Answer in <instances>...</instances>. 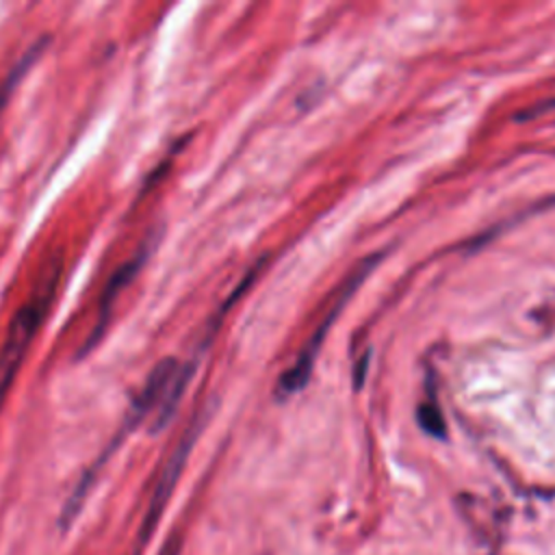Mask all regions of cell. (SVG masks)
Masks as SVG:
<instances>
[{
	"instance_id": "3",
	"label": "cell",
	"mask_w": 555,
	"mask_h": 555,
	"mask_svg": "<svg viewBox=\"0 0 555 555\" xmlns=\"http://www.w3.org/2000/svg\"><path fill=\"white\" fill-rule=\"evenodd\" d=\"M379 258H382V254H375V256L364 258V260L345 278V282L340 284V288H338V293H336V297H334V301H332L327 314H325L323 321L317 325V330H314V334L310 336V340L301 347V351H299V356L295 358L293 366H288V369L280 375L278 386H275V397H278V399H286V397L295 395L297 390H301V388L308 384L310 373H312V369H314L317 353H319V349H321V345H323V340H325V336H327V332H330L334 319L340 314V310L345 308V304L351 299V295L358 291V286L364 282V278L371 273V269L379 262Z\"/></svg>"
},
{
	"instance_id": "2",
	"label": "cell",
	"mask_w": 555,
	"mask_h": 555,
	"mask_svg": "<svg viewBox=\"0 0 555 555\" xmlns=\"http://www.w3.org/2000/svg\"><path fill=\"white\" fill-rule=\"evenodd\" d=\"M61 271L63 264L59 258L50 260L46 264V269L41 271L35 288L30 291L28 299L15 310L2 347H0V408L15 382V375L22 366L24 356L28 353V347L35 338V334L39 332L41 323L48 317V310L56 297L59 284H61Z\"/></svg>"
},
{
	"instance_id": "7",
	"label": "cell",
	"mask_w": 555,
	"mask_h": 555,
	"mask_svg": "<svg viewBox=\"0 0 555 555\" xmlns=\"http://www.w3.org/2000/svg\"><path fill=\"white\" fill-rule=\"evenodd\" d=\"M43 52H46V46H43L41 41H33V43L22 52V56L17 59V63L7 72L4 80L0 82V113L4 111L7 102L11 100L13 91L20 87V82L24 80V76H26V74L37 65V61L43 56Z\"/></svg>"
},
{
	"instance_id": "4",
	"label": "cell",
	"mask_w": 555,
	"mask_h": 555,
	"mask_svg": "<svg viewBox=\"0 0 555 555\" xmlns=\"http://www.w3.org/2000/svg\"><path fill=\"white\" fill-rule=\"evenodd\" d=\"M208 414H210V410L204 408V410H199L193 416V421L189 423V427L178 438V442L171 449V453L167 455L165 464L160 466L158 477H156L154 488H152V496H150L147 509H145L143 520L139 525L137 544H134V553L132 555H141L143 548L147 546V542H150V538H152V533H154V529H156V525H158V520H160V516H163V512H165V507H167V503H169V499L173 494V488H176V483H178V479L182 475V468H184V464H186V460L191 455V449H193V444H195V440H197V436H199Z\"/></svg>"
},
{
	"instance_id": "6",
	"label": "cell",
	"mask_w": 555,
	"mask_h": 555,
	"mask_svg": "<svg viewBox=\"0 0 555 555\" xmlns=\"http://www.w3.org/2000/svg\"><path fill=\"white\" fill-rule=\"evenodd\" d=\"M195 366H197L195 360L180 362V366H178V371H176L167 392L163 395L156 412L152 414V421H150V427H147L150 434H158V431H163L169 425V421L173 418V414H176V410H178V405H180V401L184 397V390H186V386H189V382H191V377L195 373Z\"/></svg>"
},
{
	"instance_id": "8",
	"label": "cell",
	"mask_w": 555,
	"mask_h": 555,
	"mask_svg": "<svg viewBox=\"0 0 555 555\" xmlns=\"http://www.w3.org/2000/svg\"><path fill=\"white\" fill-rule=\"evenodd\" d=\"M416 421H418V425L423 427V431H427V434L434 436V438H442L444 431H447L442 412H440V408H438L434 401H423V403L416 408Z\"/></svg>"
},
{
	"instance_id": "5",
	"label": "cell",
	"mask_w": 555,
	"mask_h": 555,
	"mask_svg": "<svg viewBox=\"0 0 555 555\" xmlns=\"http://www.w3.org/2000/svg\"><path fill=\"white\" fill-rule=\"evenodd\" d=\"M158 241H160V230H152L141 243L139 247L111 273L102 295H100V301H98V314H95V323H93V330L89 332L87 340L82 343L80 347V353L78 356H85L89 353L98 343L100 338L104 336L108 323H111V317H113V310H115V304L119 299V295L132 284V280L139 275V271L145 267L147 258L152 256V251L158 247Z\"/></svg>"
},
{
	"instance_id": "9",
	"label": "cell",
	"mask_w": 555,
	"mask_h": 555,
	"mask_svg": "<svg viewBox=\"0 0 555 555\" xmlns=\"http://www.w3.org/2000/svg\"><path fill=\"white\" fill-rule=\"evenodd\" d=\"M551 108H555V98H553V100H548V102H540V104H538V106H533V108L522 111V113L518 115V119H529V117L542 115V113H546V111H551Z\"/></svg>"
},
{
	"instance_id": "11",
	"label": "cell",
	"mask_w": 555,
	"mask_h": 555,
	"mask_svg": "<svg viewBox=\"0 0 555 555\" xmlns=\"http://www.w3.org/2000/svg\"><path fill=\"white\" fill-rule=\"evenodd\" d=\"M366 364H369V351L358 360V373H353V386L360 388L362 386V379H364V371H366Z\"/></svg>"
},
{
	"instance_id": "10",
	"label": "cell",
	"mask_w": 555,
	"mask_h": 555,
	"mask_svg": "<svg viewBox=\"0 0 555 555\" xmlns=\"http://www.w3.org/2000/svg\"><path fill=\"white\" fill-rule=\"evenodd\" d=\"M158 555H180V535H176V533L169 535L165 540V544L160 546Z\"/></svg>"
},
{
	"instance_id": "1",
	"label": "cell",
	"mask_w": 555,
	"mask_h": 555,
	"mask_svg": "<svg viewBox=\"0 0 555 555\" xmlns=\"http://www.w3.org/2000/svg\"><path fill=\"white\" fill-rule=\"evenodd\" d=\"M178 366H180V360L173 358V356H167V358L158 360V362L150 369V373L145 375V379H143L139 392H137L134 399L130 401V405H128V410H126V414H124V421H121L119 429L115 431L113 440L106 444V449L100 453V457L85 470V475H82L80 481L76 483L74 492L67 496V501H65V505H63V509H61V527H63V529H67V527L76 520V516L80 514V507H82V503H85V499H87L91 486L95 483L98 473H100L102 466L111 460V455L119 449V444H124V440L139 427L141 421H145L147 416L152 418V414L156 412V408H158L163 395L167 392V388H169V384H171V379H173Z\"/></svg>"
}]
</instances>
